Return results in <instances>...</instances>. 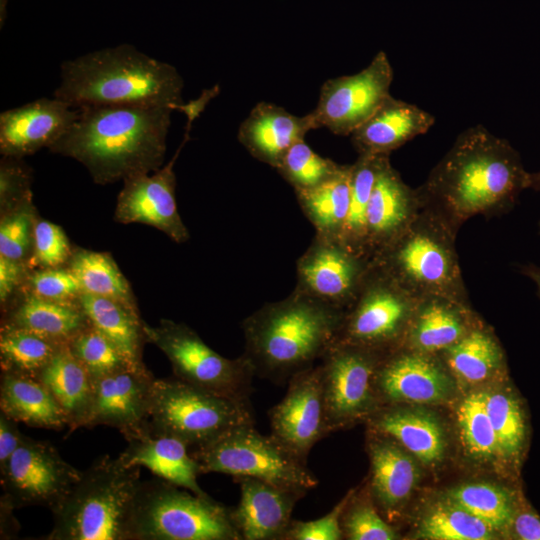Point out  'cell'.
<instances>
[{
  "label": "cell",
  "instance_id": "cell-1",
  "mask_svg": "<svg viewBox=\"0 0 540 540\" xmlns=\"http://www.w3.org/2000/svg\"><path fill=\"white\" fill-rule=\"evenodd\" d=\"M528 180L519 152L478 124L457 136L416 189L423 206L459 230L473 216L510 211Z\"/></svg>",
  "mask_w": 540,
  "mask_h": 540
},
{
  "label": "cell",
  "instance_id": "cell-2",
  "mask_svg": "<svg viewBox=\"0 0 540 540\" xmlns=\"http://www.w3.org/2000/svg\"><path fill=\"white\" fill-rule=\"evenodd\" d=\"M78 109L69 130L48 149L73 158L100 185L149 174L164 165L167 105H96Z\"/></svg>",
  "mask_w": 540,
  "mask_h": 540
},
{
  "label": "cell",
  "instance_id": "cell-3",
  "mask_svg": "<svg viewBox=\"0 0 540 540\" xmlns=\"http://www.w3.org/2000/svg\"><path fill=\"white\" fill-rule=\"evenodd\" d=\"M345 311L297 290L242 323L243 355L255 375L283 383L321 360L335 343Z\"/></svg>",
  "mask_w": 540,
  "mask_h": 540
},
{
  "label": "cell",
  "instance_id": "cell-4",
  "mask_svg": "<svg viewBox=\"0 0 540 540\" xmlns=\"http://www.w3.org/2000/svg\"><path fill=\"white\" fill-rule=\"evenodd\" d=\"M183 86L174 66L120 44L64 61L53 97L74 108L167 105L179 110Z\"/></svg>",
  "mask_w": 540,
  "mask_h": 540
},
{
  "label": "cell",
  "instance_id": "cell-5",
  "mask_svg": "<svg viewBox=\"0 0 540 540\" xmlns=\"http://www.w3.org/2000/svg\"><path fill=\"white\" fill-rule=\"evenodd\" d=\"M142 481L140 467L104 455L82 471L51 509L45 540H130V522Z\"/></svg>",
  "mask_w": 540,
  "mask_h": 540
},
{
  "label": "cell",
  "instance_id": "cell-6",
  "mask_svg": "<svg viewBox=\"0 0 540 540\" xmlns=\"http://www.w3.org/2000/svg\"><path fill=\"white\" fill-rule=\"evenodd\" d=\"M457 232L442 215L421 204L407 229L372 263L418 299L444 295L468 302L455 246Z\"/></svg>",
  "mask_w": 540,
  "mask_h": 540
},
{
  "label": "cell",
  "instance_id": "cell-7",
  "mask_svg": "<svg viewBox=\"0 0 540 540\" xmlns=\"http://www.w3.org/2000/svg\"><path fill=\"white\" fill-rule=\"evenodd\" d=\"M130 540H241L231 509L158 477L142 481Z\"/></svg>",
  "mask_w": 540,
  "mask_h": 540
},
{
  "label": "cell",
  "instance_id": "cell-8",
  "mask_svg": "<svg viewBox=\"0 0 540 540\" xmlns=\"http://www.w3.org/2000/svg\"><path fill=\"white\" fill-rule=\"evenodd\" d=\"M149 423L190 449L203 446L227 431L255 424L250 403L233 400L178 378L154 379Z\"/></svg>",
  "mask_w": 540,
  "mask_h": 540
},
{
  "label": "cell",
  "instance_id": "cell-9",
  "mask_svg": "<svg viewBox=\"0 0 540 540\" xmlns=\"http://www.w3.org/2000/svg\"><path fill=\"white\" fill-rule=\"evenodd\" d=\"M190 450L201 473L251 477L304 494L318 485L306 461L272 434H260L254 424L233 428Z\"/></svg>",
  "mask_w": 540,
  "mask_h": 540
},
{
  "label": "cell",
  "instance_id": "cell-10",
  "mask_svg": "<svg viewBox=\"0 0 540 540\" xmlns=\"http://www.w3.org/2000/svg\"><path fill=\"white\" fill-rule=\"evenodd\" d=\"M146 340L169 360L174 376L209 392L249 403L255 371L242 354L221 356L184 323L161 319L156 326L144 323Z\"/></svg>",
  "mask_w": 540,
  "mask_h": 540
},
{
  "label": "cell",
  "instance_id": "cell-11",
  "mask_svg": "<svg viewBox=\"0 0 540 540\" xmlns=\"http://www.w3.org/2000/svg\"><path fill=\"white\" fill-rule=\"evenodd\" d=\"M418 298L374 263L345 310L335 343L388 352L403 345Z\"/></svg>",
  "mask_w": 540,
  "mask_h": 540
},
{
  "label": "cell",
  "instance_id": "cell-12",
  "mask_svg": "<svg viewBox=\"0 0 540 540\" xmlns=\"http://www.w3.org/2000/svg\"><path fill=\"white\" fill-rule=\"evenodd\" d=\"M386 352L334 343L321 358V378L329 432L376 411V368Z\"/></svg>",
  "mask_w": 540,
  "mask_h": 540
},
{
  "label": "cell",
  "instance_id": "cell-13",
  "mask_svg": "<svg viewBox=\"0 0 540 540\" xmlns=\"http://www.w3.org/2000/svg\"><path fill=\"white\" fill-rule=\"evenodd\" d=\"M393 76L386 53L380 51L360 72L324 82L317 106L310 112L316 129L351 135L391 95Z\"/></svg>",
  "mask_w": 540,
  "mask_h": 540
},
{
  "label": "cell",
  "instance_id": "cell-14",
  "mask_svg": "<svg viewBox=\"0 0 540 540\" xmlns=\"http://www.w3.org/2000/svg\"><path fill=\"white\" fill-rule=\"evenodd\" d=\"M82 471L46 441L27 436L0 470L3 497L15 509L41 505L50 510L70 491Z\"/></svg>",
  "mask_w": 540,
  "mask_h": 540
},
{
  "label": "cell",
  "instance_id": "cell-15",
  "mask_svg": "<svg viewBox=\"0 0 540 540\" xmlns=\"http://www.w3.org/2000/svg\"><path fill=\"white\" fill-rule=\"evenodd\" d=\"M371 264L341 240L315 234L297 260L295 290L345 311L355 300Z\"/></svg>",
  "mask_w": 540,
  "mask_h": 540
},
{
  "label": "cell",
  "instance_id": "cell-16",
  "mask_svg": "<svg viewBox=\"0 0 540 540\" xmlns=\"http://www.w3.org/2000/svg\"><path fill=\"white\" fill-rule=\"evenodd\" d=\"M193 121L174 157L160 169L123 181L118 194L114 219L118 223H141L152 226L176 243L186 242L190 235L177 210L175 199L176 176L174 163L187 142Z\"/></svg>",
  "mask_w": 540,
  "mask_h": 540
},
{
  "label": "cell",
  "instance_id": "cell-17",
  "mask_svg": "<svg viewBox=\"0 0 540 540\" xmlns=\"http://www.w3.org/2000/svg\"><path fill=\"white\" fill-rule=\"evenodd\" d=\"M268 414L271 434L307 462L313 446L330 433L320 365L293 375L285 396Z\"/></svg>",
  "mask_w": 540,
  "mask_h": 540
},
{
  "label": "cell",
  "instance_id": "cell-18",
  "mask_svg": "<svg viewBox=\"0 0 540 540\" xmlns=\"http://www.w3.org/2000/svg\"><path fill=\"white\" fill-rule=\"evenodd\" d=\"M377 397L391 404H430L445 401L451 379L437 355L400 346L386 352L374 375Z\"/></svg>",
  "mask_w": 540,
  "mask_h": 540
},
{
  "label": "cell",
  "instance_id": "cell-19",
  "mask_svg": "<svg viewBox=\"0 0 540 540\" xmlns=\"http://www.w3.org/2000/svg\"><path fill=\"white\" fill-rule=\"evenodd\" d=\"M155 377L144 369L124 368L93 380V399L86 427L106 425L124 438L137 434L149 423Z\"/></svg>",
  "mask_w": 540,
  "mask_h": 540
},
{
  "label": "cell",
  "instance_id": "cell-20",
  "mask_svg": "<svg viewBox=\"0 0 540 540\" xmlns=\"http://www.w3.org/2000/svg\"><path fill=\"white\" fill-rule=\"evenodd\" d=\"M78 109L58 98H40L0 114V153L23 158L52 146L72 126Z\"/></svg>",
  "mask_w": 540,
  "mask_h": 540
},
{
  "label": "cell",
  "instance_id": "cell-21",
  "mask_svg": "<svg viewBox=\"0 0 540 540\" xmlns=\"http://www.w3.org/2000/svg\"><path fill=\"white\" fill-rule=\"evenodd\" d=\"M420 206L417 189L407 185L387 159L376 177L367 208L365 252L371 261L407 229Z\"/></svg>",
  "mask_w": 540,
  "mask_h": 540
},
{
  "label": "cell",
  "instance_id": "cell-22",
  "mask_svg": "<svg viewBox=\"0 0 540 540\" xmlns=\"http://www.w3.org/2000/svg\"><path fill=\"white\" fill-rule=\"evenodd\" d=\"M234 480L241 497L231 517L240 539L283 540L295 504L306 494L251 477Z\"/></svg>",
  "mask_w": 540,
  "mask_h": 540
},
{
  "label": "cell",
  "instance_id": "cell-23",
  "mask_svg": "<svg viewBox=\"0 0 540 540\" xmlns=\"http://www.w3.org/2000/svg\"><path fill=\"white\" fill-rule=\"evenodd\" d=\"M125 439L127 447L118 457L126 466L145 467L160 479L197 495H208L198 484L200 466L186 443L155 432L150 423Z\"/></svg>",
  "mask_w": 540,
  "mask_h": 540
},
{
  "label": "cell",
  "instance_id": "cell-24",
  "mask_svg": "<svg viewBox=\"0 0 540 540\" xmlns=\"http://www.w3.org/2000/svg\"><path fill=\"white\" fill-rule=\"evenodd\" d=\"M478 325L466 301L426 295L417 301L402 346L439 355Z\"/></svg>",
  "mask_w": 540,
  "mask_h": 540
},
{
  "label": "cell",
  "instance_id": "cell-25",
  "mask_svg": "<svg viewBox=\"0 0 540 540\" xmlns=\"http://www.w3.org/2000/svg\"><path fill=\"white\" fill-rule=\"evenodd\" d=\"M316 129L310 115L297 116L281 106L259 102L238 129V140L257 160L277 168L288 149Z\"/></svg>",
  "mask_w": 540,
  "mask_h": 540
},
{
  "label": "cell",
  "instance_id": "cell-26",
  "mask_svg": "<svg viewBox=\"0 0 540 540\" xmlns=\"http://www.w3.org/2000/svg\"><path fill=\"white\" fill-rule=\"evenodd\" d=\"M434 123L429 112L390 95L350 136L358 154L390 156L392 151L425 134Z\"/></svg>",
  "mask_w": 540,
  "mask_h": 540
},
{
  "label": "cell",
  "instance_id": "cell-27",
  "mask_svg": "<svg viewBox=\"0 0 540 540\" xmlns=\"http://www.w3.org/2000/svg\"><path fill=\"white\" fill-rule=\"evenodd\" d=\"M368 452L371 464L369 491L382 511L401 508L419 481V467L406 450L390 437L372 430Z\"/></svg>",
  "mask_w": 540,
  "mask_h": 540
},
{
  "label": "cell",
  "instance_id": "cell-28",
  "mask_svg": "<svg viewBox=\"0 0 540 540\" xmlns=\"http://www.w3.org/2000/svg\"><path fill=\"white\" fill-rule=\"evenodd\" d=\"M2 314L1 324L31 331L60 344H69L91 324L79 301L50 300L22 290Z\"/></svg>",
  "mask_w": 540,
  "mask_h": 540
},
{
  "label": "cell",
  "instance_id": "cell-29",
  "mask_svg": "<svg viewBox=\"0 0 540 540\" xmlns=\"http://www.w3.org/2000/svg\"><path fill=\"white\" fill-rule=\"evenodd\" d=\"M368 421L372 430L390 437L423 464L433 465L444 457V431L437 418L430 413L388 407L375 411Z\"/></svg>",
  "mask_w": 540,
  "mask_h": 540
},
{
  "label": "cell",
  "instance_id": "cell-30",
  "mask_svg": "<svg viewBox=\"0 0 540 540\" xmlns=\"http://www.w3.org/2000/svg\"><path fill=\"white\" fill-rule=\"evenodd\" d=\"M37 378L60 406L70 431L86 427L92 406L93 380L68 344L58 349Z\"/></svg>",
  "mask_w": 540,
  "mask_h": 540
},
{
  "label": "cell",
  "instance_id": "cell-31",
  "mask_svg": "<svg viewBox=\"0 0 540 540\" xmlns=\"http://www.w3.org/2000/svg\"><path fill=\"white\" fill-rule=\"evenodd\" d=\"M0 411L17 423L61 430L67 427L60 406L36 377L1 373Z\"/></svg>",
  "mask_w": 540,
  "mask_h": 540
},
{
  "label": "cell",
  "instance_id": "cell-32",
  "mask_svg": "<svg viewBox=\"0 0 540 540\" xmlns=\"http://www.w3.org/2000/svg\"><path fill=\"white\" fill-rule=\"evenodd\" d=\"M79 302L91 325L103 333L135 369L146 368L143 347L147 342L139 310L119 301L81 293Z\"/></svg>",
  "mask_w": 540,
  "mask_h": 540
},
{
  "label": "cell",
  "instance_id": "cell-33",
  "mask_svg": "<svg viewBox=\"0 0 540 540\" xmlns=\"http://www.w3.org/2000/svg\"><path fill=\"white\" fill-rule=\"evenodd\" d=\"M351 165L339 170L321 184L295 191L298 203L316 234L341 239L350 201Z\"/></svg>",
  "mask_w": 540,
  "mask_h": 540
},
{
  "label": "cell",
  "instance_id": "cell-34",
  "mask_svg": "<svg viewBox=\"0 0 540 540\" xmlns=\"http://www.w3.org/2000/svg\"><path fill=\"white\" fill-rule=\"evenodd\" d=\"M439 355L457 380L469 385L489 379L504 360L495 336L479 324Z\"/></svg>",
  "mask_w": 540,
  "mask_h": 540
},
{
  "label": "cell",
  "instance_id": "cell-35",
  "mask_svg": "<svg viewBox=\"0 0 540 540\" xmlns=\"http://www.w3.org/2000/svg\"><path fill=\"white\" fill-rule=\"evenodd\" d=\"M66 265L77 278L82 293L110 298L139 310L130 283L110 253L73 249Z\"/></svg>",
  "mask_w": 540,
  "mask_h": 540
},
{
  "label": "cell",
  "instance_id": "cell-36",
  "mask_svg": "<svg viewBox=\"0 0 540 540\" xmlns=\"http://www.w3.org/2000/svg\"><path fill=\"white\" fill-rule=\"evenodd\" d=\"M446 497L496 531H510L521 504L514 491L486 482L459 485L449 490Z\"/></svg>",
  "mask_w": 540,
  "mask_h": 540
},
{
  "label": "cell",
  "instance_id": "cell-37",
  "mask_svg": "<svg viewBox=\"0 0 540 540\" xmlns=\"http://www.w3.org/2000/svg\"><path fill=\"white\" fill-rule=\"evenodd\" d=\"M387 159L389 155L358 154L351 164L349 209L340 240L365 257L367 208L376 177Z\"/></svg>",
  "mask_w": 540,
  "mask_h": 540
},
{
  "label": "cell",
  "instance_id": "cell-38",
  "mask_svg": "<svg viewBox=\"0 0 540 540\" xmlns=\"http://www.w3.org/2000/svg\"><path fill=\"white\" fill-rule=\"evenodd\" d=\"M57 343L31 331L1 324V373L36 377L58 349Z\"/></svg>",
  "mask_w": 540,
  "mask_h": 540
},
{
  "label": "cell",
  "instance_id": "cell-39",
  "mask_svg": "<svg viewBox=\"0 0 540 540\" xmlns=\"http://www.w3.org/2000/svg\"><path fill=\"white\" fill-rule=\"evenodd\" d=\"M485 406L496 433L500 456L517 465L528 440V423L523 404L512 391L485 393Z\"/></svg>",
  "mask_w": 540,
  "mask_h": 540
},
{
  "label": "cell",
  "instance_id": "cell-40",
  "mask_svg": "<svg viewBox=\"0 0 540 540\" xmlns=\"http://www.w3.org/2000/svg\"><path fill=\"white\" fill-rule=\"evenodd\" d=\"M418 536L430 540H491L494 529L446 496L420 521Z\"/></svg>",
  "mask_w": 540,
  "mask_h": 540
},
{
  "label": "cell",
  "instance_id": "cell-41",
  "mask_svg": "<svg viewBox=\"0 0 540 540\" xmlns=\"http://www.w3.org/2000/svg\"><path fill=\"white\" fill-rule=\"evenodd\" d=\"M0 213V256L28 263L38 217L32 195Z\"/></svg>",
  "mask_w": 540,
  "mask_h": 540
},
{
  "label": "cell",
  "instance_id": "cell-42",
  "mask_svg": "<svg viewBox=\"0 0 540 540\" xmlns=\"http://www.w3.org/2000/svg\"><path fill=\"white\" fill-rule=\"evenodd\" d=\"M340 166L320 156L304 140H300L288 149L276 170L294 191H298L321 184L332 177Z\"/></svg>",
  "mask_w": 540,
  "mask_h": 540
},
{
  "label": "cell",
  "instance_id": "cell-43",
  "mask_svg": "<svg viewBox=\"0 0 540 540\" xmlns=\"http://www.w3.org/2000/svg\"><path fill=\"white\" fill-rule=\"evenodd\" d=\"M485 393L468 395L457 410L463 442L468 451L479 458L500 456L496 433L486 411Z\"/></svg>",
  "mask_w": 540,
  "mask_h": 540
},
{
  "label": "cell",
  "instance_id": "cell-44",
  "mask_svg": "<svg viewBox=\"0 0 540 540\" xmlns=\"http://www.w3.org/2000/svg\"><path fill=\"white\" fill-rule=\"evenodd\" d=\"M68 345L92 379L124 368H133L119 349L91 324Z\"/></svg>",
  "mask_w": 540,
  "mask_h": 540
},
{
  "label": "cell",
  "instance_id": "cell-45",
  "mask_svg": "<svg viewBox=\"0 0 540 540\" xmlns=\"http://www.w3.org/2000/svg\"><path fill=\"white\" fill-rule=\"evenodd\" d=\"M344 538L350 540H395L397 531L376 511L371 501L358 499L353 491L341 517Z\"/></svg>",
  "mask_w": 540,
  "mask_h": 540
},
{
  "label": "cell",
  "instance_id": "cell-46",
  "mask_svg": "<svg viewBox=\"0 0 540 540\" xmlns=\"http://www.w3.org/2000/svg\"><path fill=\"white\" fill-rule=\"evenodd\" d=\"M73 252L62 227L37 217L34 226V242L28 262L32 270L64 266Z\"/></svg>",
  "mask_w": 540,
  "mask_h": 540
},
{
  "label": "cell",
  "instance_id": "cell-47",
  "mask_svg": "<svg viewBox=\"0 0 540 540\" xmlns=\"http://www.w3.org/2000/svg\"><path fill=\"white\" fill-rule=\"evenodd\" d=\"M41 298L74 302L82 293L80 284L67 265L31 270L21 289Z\"/></svg>",
  "mask_w": 540,
  "mask_h": 540
},
{
  "label": "cell",
  "instance_id": "cell-48",
  "mask_svg": "<svg viewBox=\"0 0 540 540\" xmlns=\"http://www.w3.org/2000/svg\"><path fill=\"white\" fill-rule=\"evenodd\" d=\"M354 490H350L326 515L309 521L292 520L283 540H341V517Z\"/></svg>",
  "mask_w": 540,
  "mask_h": 540
},
{
  "label": "cell",
  "instance_id": "cell-49",
  "mask_svg": "<svg viewBox=\"0 0 540 540\" xmlns=\"http://www.w3.org/2000/svg\"><path fill=\"white\" fill-rule=\"evenodd\" d=\"M31 182L32 171L22 158L2 156L0 162V211L32 195Z\"/></svg>",
  "mask_w": 540,
  "mask_h": 540
},
{
  "label": "cell",
  "instance_id": "cell-50",
  "mask_svg": "<svg viewBox=\"0 0 540 540\" xmlns=\"http://www.w3.org/2000/svg\"><path fill=\"white\" fill-rule=\"evenodd\" d=\"M31 268L28 263L0 256V305L5 310L23 288Z\"/></svg>",
  "mask_w": 540,
  "mask_h": 540
},
{
  "label": "cell",
  "instance_id": "cell-51",
  "mask_svg": "<svg viewBox=\"0 0 540 540\" xmlns=\"http://www.w3.org/2000/svg\"><path fill=\"white\" fill-rule=\"evenodd\" d=\"M23 436L17 422L0 411V470L6 466Z\"/></svg>",
  "mask_w": 540,
  "mask_h": 540
},
{
  "label": "cell",
  "instance_id": "cell-52",
  "mask_svg": "<svg viewBox=\"0 0 540 540\" xmlns=\"http://www.w3.org/2000/svg\"><path fill=\"white\" fill-rule=\"evenodd\" d=\"M510 531L520 540H540V516L527 506L520 505Z\"/></svg>",
  "mask_w": 540,
  "mask_h": 540
},
{
  "label": "cell",
  "instance_id": "cell-53",
  "mask_svg": "<svg viewBox=\"0 0 540 540\" xmlns=\"http://www.w3.org/2000/svg\"><path fill=\"white\" fill-rule=\"evenodd\" d=\"M1 536L2 538H11L17 532L14 528L15 518L13 510L15 509L6 499L1 497Z\"/></svg>",
  "mask_w": 540,
  "mask_h": 540
},
{
  "label": "cell",
  "instance_id": "cell-54",
  "mask_svg": "<svg viewBox=\"0 0 540 540\" xmlns=\"http://www.w3.org/2000/svg\"><path fill=\"white\" fill-rule=\"evenodd\" d=\"M518 270L521 274L532 280L537 289V295L540 298V266L533 263L519 265Z\"/></svg>",
  "mask_w": 540,
  "mask_h": 540
},
{
  "label": "cell",
  "instance_id": "cell-55",
  "mask_svg": "<svg viewBox=\"0 0 540 540\" xmlns=\"http://www.w3.org/2000/svg\"><path fill=\"white\" fill-rule=\"evenodd\" d=\"M528 189L540 192V171L529 172Z\"/></svg>",
  "mask_w": 540,
  "mask_h": 540
},
{
  "label": "cell",
  "instance_id": "cell-56",
  "mask_svg": "<svg viewBox=\"0 0 540 540\" xmlns=\"http://www.w3.org/2000/svg\"><path fill=\"white\" fill-rule=\"evenodd\" d=\"M6 4H7V0H0V22H1V26L5 20V17H6Z\"/></svg>",
  "mask_w": 540,
  "mask_h": 540
},
{
  "label": "cell",
  "instance_id": "cell-57",
  "mask_svg": "<svg viewBox=\"0 0 540 540\" xmlns=\"http://www.w3.org/2000/svg\"><path fill=\"white\" fill-rule=\"evenodd\" d=\"M538 229H539V233H540V221H539V223H538Z\"/></svg>",
  "mask_w": 540,
  "mask_h": 540
}]
</instances>
